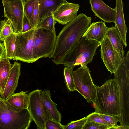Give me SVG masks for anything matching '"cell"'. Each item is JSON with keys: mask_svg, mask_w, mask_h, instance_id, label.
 I'll use <instances>...</instances> for the list:
<instances>
[{"mask_svg": "<svg viewBox=\"0 0 129 129\" xmlns=\"http://www.w3.org/2000/svg\"><path fill=\"white\" fill-rule=\"evenodd\" d=\"M33 49L35 62L39 59L49 57L53 53L57 36L53 30L37 28Z\"/></svg>", "mask_w": 129, "mask_h": 129, "instance_id": "8", "label": "cell"}, {"mask_svg": "<svg viewBox=\"0 0 129 129\" xmlns=\"http://www.w3.org/2000/svg\"><path fill=\"white\" fill-rule=\"evenodd\" d=\"M56 23V21L52 15L45 18L41 21L36 28L53 30L55 29V26Z\"/></svg>", "mask_w": 129, "mask_h": 129, "instance_id": "25", "label": "cell"}, {"mask_svg": "<svg viewBox=\"0 0 129 129\" xmlns=\"http://www.w3.org/2000/svg\"><path fill=\"white\" fill-rule=\"evenodd\" d=\"M21 64L14 61L11 69L4 91L1 95L3 99L6 100L14 92L18 84L21 74Z\"/></svg>", "mask_w": 129, "mask_h": 129, "instance_id": "14", "label": "cell"}, {"mask_svg": "<svg viewBox=\"0 0 129 129\" xmlns=\"http://www.w3.org/2000/svg\"><path fill=\"white\" fill-rule=\"evenodd\" d=\"M27 0H23L24 2L25 1H27Z\"/></svg>", "mask_w": 129, "mask_h": 129, "instance_id": "37", "label": "cell"}, {"mask_svg": "<svg viewBox=\"0 0 129 129\" xmlns=\"http://www.w3.org/2000/svg\"><path fill=\"white\" fill-rule=\"evenodd\" d=\"M39 10L38 0H36L35 6L30 18L29 19L31 25L33 28H36L37 25Z\"/></svg>", "mask_w": 129, "mask_h": 129, "instance_id": "29", "label": "cell"}, {"mask_svg": "<svg viewBox=\"0 0 129 129\" xmlns=\"http://www.w3.org/2000/svg\"><path fill=\"white\" fill-rule=\"evenodd\" d=\"M14 32L11 23L7 19L0 21V41H3Z\"/></svg>", "mask_w": 129, "mask_h": 129, "instance_id": "24", "label": "cell"}, {"mask_svg": "<svg viewBox=\"0 0 129 129\" xmlns=\"http://www.w3.org/2000/svg\"><path fill=\"white\" fill-rule=\"evenodd\" d=\"M36 0H27L24 2V14L29 19L31 18L34 8Z\"/></svg>", "mask_w": 129, "mask_h": 129, "instance_id": "28", "label": "cell"}, {"mask_svg": "<svg viewBox=\"0 0 129 129\" xmlns=\"http://www.w3.org/2000/svg\"><path fill=\"white\" fill-rule=\"evenodd\" d=\"M100 45L98 42L82 37L69 52L62 64L73 69L76 66L87 65L92 61Z\"/></svg>", "mask_w": 129, "mask_h": 129, "instance_id": "5", "label": "cell"}, {"mask_svg": "<svg viewBox=\"0 0 129 129\" xmlns=\"http://www.w3.org/2000/svg\"><path fill=\"white\" fill-rule=\"evenodd\" d=\"M115 26L117 29L124 44L127 46L126 36L128 28L125 23L123 12V4L122 0H116Z\"/></svg>", "mask_w": 129, "mask_h": 129, "instance_id": "16", "label": "cell"}, {"mask_svg": "<svg viewBox=\"0 0 129 129\" xmlns=\"http://www.w3.org/2000/svg\"><path fill=\"white\" fill-rule=\"evenodd\" d=\"M79 8L78 4L67 1L61 4L53 12L52 15L56 21L65 25L77 16Z\"/></svg>", "mask_w": 129, "mask_h": 129, "instance_id": "12", "label": "cell"}, {"mask_svg": "<svg viewBox=\"0 0 129 129\" xmlns=\"http://www.w3.org/2000/svg\"><path fill=\"white\" fill-rule=\"evenodd\" d=\"M6 57L0 59V95L2 94L8 80L12 65Z\"/></svg>", "mask_w": 129, "mask_h": 129, "instance_id": "21", "label": "cell"}, {"mask_svg": "<svg viewBox=\"0 0 129 129\" xmlns=\"http://www.w3.org/2000/svg\"><path fill=\"white\" fill-rule=\"evenodd\" d=\"M76 91L88 103H94L96 96V86L93 83L90 71L87 65L73 70L72 72Z\"/></svg>", "mask_w": 129, "mask_h": 129, "instance_id": "7", "label": "cell"}, {"mask_svg": "<svg viewBox=\"0 0 129 129\" xmlns=\"http://www.w3.org/2000/svg\"><path fill=\"white\" fill-rule=\"evenodd\" d=\"M91 18L80 13L66 24L57 36L53 53L49 57L57 65L63 64L66 56L91 24Z\"/></svg>", "mask_w": 129, "mask_h": 129, "instance_id": "1", "label": "cell"}, {"mask_svg": "<svg viewBox=\"0 0 129 129\" xmlns=\"http://www.w3.org/2000/svg\"><path fill=\"white\" fill-rule=\"evenodd\" d=\"M83 129H109L103 125L91 121L87 120Z\"/></svg>", "mask_w": 129, "mask_h": 129, "instance_id": "31", "label": "cell"}, {"mask_svg": "<svg viewBox=\"0 0 129 129\" xmlns=\"http://www.w3.org/2000/svg\"><path fill=\"white\" fill-rule=\"evenodd\" d=\"M7 2H10L14 0H2Z\"/></svg>", "mask_w": 129, "mask_h": 129, "instance_id": "35", "label": "cell"}, {"mask_svg": "<svg viewBox=\"0 0 129 129\" xmlns=\"http://www.w3.org/2000/svg\"><path fill=\"white\" fill-rule=\"evenodd\" d=\"M87 120L86 117L71 121L64 126V129H83Z\"/></svg>", "mask_w": 129, "mask_h": 129, "instance_id": "27", "label": "cell"}, {"mask_svg": "<svg viewBox=\"0 0 129 129\" xmlns=\"http://www.w3.org/2000/svg\"><path fill=\"white\" fill-rule=\"evenodd\" d=\"M64 125L52 120H48L45 124V129H64Z\"/></svg>", "mask_w": 129, "mask_h": 129, "instance_id": "30", "label": "cell"}, {"mask_svg": "<svg viewBox=\"0 0 129 129\" xmlns=\"http://www.w3.org/2000/svg\"><path fill=\"white\" fill-rule=\"evenodd\" d=\"M98 114L103 118L107 122L113 126L112 129L117 126V123L119 121L117 117L110 115L105 114L98 113Z\"/></svg>", "mask_w": 129, "mask_h": 129, "instance_id": "32", "label": "cell"}, {"mask_svg": "<svg viewBox=\"0 0 129 129\" xmlns=\"http://www.w3.org/2000/svg\"><path fill=\"white\" fill-rule=\"evenodd\" d=\"M50 90L44 89L43 91L42 97L46 109L52 120L60 123L62 116L60 112L57 110L58 105L52 100Z\"/></svg>", "mask_w": 129, "mask_h": 129, "instance_id": "18", "label": "cell"}, {"mask_svg": "<svg viewBox=\"0 0 129 129\" xmlns=\"http://www.w3.org/2000/svg\"><path fill=\"white\" fill-rule=\"evenodd\" d=\"M43 90L37 89L28 94V109L33 120L38 129H45V124L48 120H52L49 114L42 97Z\"/></svg>", "mask_w": 129, "mask_h": 129, "instance_id": "9", "label": "cell"}, {"mask_svg": "<svg viewBox=\"0 0 129 129\" xmlns=\"http://www.w3.org/2000/svg\"><path fill=\"white\" fill-rule=\"evenodd\" d=\"M87 121L95 122L108 127L109 129H112L113 126L103 118L100 116L95 112H93L86 117Z\"/></svg>", "mask_w": 129, "mask_h": 129, "instance_id": "26", "label": "cell"}, {"mask_svg": "<svg viewBox=\"0 0 129 129\" xmlns=\"http://www.w3.org/2000/svg\"><path fill=\"white\" fill-rule=\"evenodd\" d=\"M32 120L28 108L18 109L0 101V129H27Z\"/></svg>", "mask_w": 129, "mask_h": 129, "instance_id": "4", "label": "cell"}, {"mask_svg": "<svg viewBox=\"0 0 129 129\" xmlns=\"http://www.w3.org/2000/svg\"><path fill=\"white\" fill-rule=\"evenodd\" d=\"M100 45V54L103 63L108 71L114 74L122 63L123 60L106 36Z\"/></svg>", "mask_w": 129, "mask_h": 129, "instance_id": "11", "label": "cell"}, {"mask_svg": "<svg viewBox=\"0 0 129 129\" xmlns=\"http://www.w3.org/2000/svg\"><path fill=\"white\" fill-rule=\"evenodd\" d=\"M27 92L22 91L17 93H13L6 101L14 108L18 109L28 108L29 96Z\"/></svg>", "mask_w": 129, "mask_h": 129, "instance_id": "20", "label": "cell"}, {"mask_svg": "<svg viewBox=\"0 0 129 129\" xmlns=\"http://www.w3.org/2000/svg\"><path fill=\"white\" fill-rule=\"evenodd\" d=\"M91 10L95 15L105 22L115 23L116 11L105 3L102 0H89Z\"/></svg>", "mask_w": 129, "mask_h": 129, "instance_id": "13", "label": "cell"}, {"mask_svg": "<svg viewBox=\"0 0 129 129\" xmlns=\"http://www.w3.org/2000/svg\"><path fill=\"white\" fill-rule=\"evenodd\" d=\"M1 58L0 57V59H1Z\"/></svg>", "mask_w": 129, "mask_h": 129, "instance_id": "38", "label": "cell"}, {"mask_svg": "<svg viewBox=\"0 0 129 129\" xmlns=\"http://www.w3.org/2000/svg\"><path fill=\"white\" fill-rule=\"evenodd\" d=\"M32 28L29 19L24 14L23 19L22 32H26Z\"/></svg>", "mask_w": 129, "mask_h": 129, "instance_id": "33", "label": "cell"}, {"mask_svg": "<svg viewBox=\"0 0 129 129\" xmlns=\"http://www.w3.org/2000/svg\"><path fill=\"white\" fill-rule=\"evenodd\" d=\"M3 99H2V98L0 96V101H1V100H2Z\"/></svg>", "mask_w": 129, "mask_h": 129, "instance_id": "36", "label": "cell"}, {"mask_svg": "<svg viewBox=\"0 0 129 129\" xmlns=\"http://www.w3.org/2000/svg\"><path fill=\"white\" fill-rule=\"evenodd\" d=\"M73 69L71 67L65 66L64 74L65 83L68 90L70 91H76L72 74Z\"/></svg>", "mask_w": 129, "mask_h": 129, "instance_id": "23", "label": "cell"}, {"mask_svg": "<svg viewBox=\"0 0 129 129\" xmlns=\"http://www.w3.org/2000/svg\"><path fill=\"white\" fill-rule=\"evenodd\" d=\"M23 0H14L10 2L2 1L4 8L3 16L11 23L14 32H22L24 15Z\"/></svg>", "mask_w": 129, "mask_h": 129, "instance_id": "10", "label": "cell"}, {"mask_svg": "<svg viewBox=\"0 0 129 129\" xmlns=\"http://www.w3.org/2000/svg\"><path fill=\"white\" fill-rule=\"evenodd\" d=\"M16 33L13 32L6 38L3 41V44L5 51V56L7 58L12 60L15 47Z\"/></svg>", "mask_w": 129, "mask_h": 129, "instance_id": "22", "label": "cell"}, {"mask_svg": "<svg viewBox=\"0 0 129 129\" xmlns=\"http://www.w3.org/2000/svg\"><path fill=\"white\" fill-rule=\"evenodd\" d=\"M38 1L39 13L37 25L44 19L52 15L53 12L61 4L67 2L66 0H38Z\"/></svg>", "mask_w": 129, "mask_h": 129, "instance_id": "17", "label": "cell"}, {"mask_svg": "<svg viewBox=\"0 0 129 129\" xmlns=\"http://www.w3.org/2000/svg\"><path fill=\"white\" fill-rule=\"evenodd\" d=\"M114 74L119 86L120 101L121 115L118 118L120 125L129 129V50Z\"/></svg>", "mask_w": 129, "mask_h": 129, "instance_id": "3", "label": "cell"}, {"mask_svg": "<svg viewBox=\"0 0 129 129\" xmlns=\"http://www.w3.org/2000/svg\"><path fill=\"white\" fill-rule=\"evenodd\" d=\"M0 57L1 58L6 57L5 49L4 46L0 41Z\"/></svg>", "mask_w": 129, "mask_h": 129, "instance_id": "34", "label": "cell"}, {"mask_svg": "<svg viewBox=\"0 0 129 129\" xmlns=\"http://www.w3.org/2000/svg\"><path fill=\"white\" fill-rule=\"evenodd\" d=\"M97 113L116 116L121 115L119 86L115 79H109L102 86H96V96L93 103Z\"/></svg>", "mask_w": 129, "mask_h": 129, "instance_id": "2", "label": "cell"}, {"mask_svg": "<svg viewBox=\"0 0 129 129\" xmlns=\"http://www.w3.org/2000/svg\"><path fill=\"white\" fill-rule=\"evenodd\" d=\"M37 29L33 28L25 32L16 33L13 60L28 63L35 62L33 57V49Z\"/></svg>", "mask_w": 129, "mask_h": 129, "instance_id": "6", "label": "cell"}, {"mask_svg": "<svg viewBox=\"0 0 129 129\" xmlns=\"http://www.w3.org/2000/svg\"><path fill=\"white\" fill-rule=\"evenodd\" d=\"M108 28L105 22L102 20L93 22L91 24L82 37L100 44L106 36Z\"/></svg>", "mask_w": 129, "mask_h": 129, "instance_id": "15", "label": "cell"}, {"mask_svg": "<svg viewBox=\"0 0 129 129\" xmlns=\"http://www.w3.org/2000/svg\"><path fill=\"white\" fill-rule=\"evenodd\" d=\"M106 36L109 39L113 46L123 60L125 53L123 49L124 45L116 27L112 26L108 27Z\"/></svg>", "mask_w": 129, "mask_h": 129, "instance_id": "19", "label": "cell"}]
</instances>
